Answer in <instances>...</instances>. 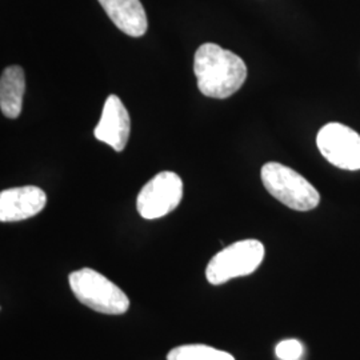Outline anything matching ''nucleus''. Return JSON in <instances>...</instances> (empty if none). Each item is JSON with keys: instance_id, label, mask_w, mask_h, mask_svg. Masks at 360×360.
Instances as JSON below:
<instances>
[{"instance_id": "nucleus-4", "label": "nucleus", "mask_w": 360, "mask_h": 360, "mask_svg": "<svg viewBox=\"0 0 360 360\" xmlns=\"http://www.w3.org/2000/svg\"><path fill=\"white\" fill-rule=\"evenodd\" d=\"M264 259V245L257 239L239 240L219 251L206 269L207 281L214 285L247 276L257 271Z\"/></svg>"}, {"instance_id": "nucleus-5", "label": "nucleus", "mask_w": 360, "mask_h": 360, "mask_svg": "<svg viewBox=\"0 0 360 360\" xmlns=\"http://www.w3.org/2000/svg\"><path fill=\"white\" fill-rule=\"evenodd\" d=\"M183 181L172 171H163L144 184L136 199V210L147 220L163 218L179 206Z\"/></svg>"}, {"instance_id": "nucleus-8", "label": "nucleus", "mask_w": 360, "mask_h": 360, "mask_svg": "<svg viewBox=\"0 0 360 360\" xmlns=\"http://www.w3.org/2000/svg\"><path fill=\"white\" fill-rule=\"evenodd\" d=\"M47 203L46 193L35 186L3 190L0 193V221H20L41 212Z\"/></svg>"}, {"instance_id": "nucleus-2", "label": "nucleus", "mask_w": 360, "mask_h": 360, "mask_svg": "<svg viewBox=\"0 0 360 360\" xmlns=\"http://www.w3.org/2000/svg\"><path fill=\"white\" fill-rule=\"evenodd\" d=\"M71 291L86 307L105 315H122L129 309L127 295L110 279L92 269L74 271L68 276Z\"/></svg>"}, {"instance_id": "nucleus-10", "label": "nucleus", "mask_w": 360, "mask_h": 360, "mask_svg": "<svg viewBox=\"0 0 360 360\" xmlns=\"http://www.w3.org/2000/svg\"><path fill=\"white\" fill-rule=\"evenodd\" d=\"M26 77L20 65L7 67L0 79V108L3 115L16 119L22 112Z\"/></svg>"}, {"instance_id": "nucleus-12", "label": "nucleus", "mask_w": 360, "mask_h": 360, "mask_svg": "<svg viewBox=\"0 0 360 360\" xmlns=\"http://www.w3.org/2000/svg\"><path fill=\"white\" fill-rule=\"evenodd\" d=\"M275 354L281 360H297L303 355V346L296 339H288L276 346Z\"/></svg>"}, {"instance_id": "nucleus-3", "label": "nucleus", "mask_w": 360, "mask_h": 360, "mask_svg": "<svg viewBox=\"0 0 360 360\" xmlns=\"http://www.w3.org/2000/svg\"><path fill=\"white\" fill-rule=\"evenodd\" d=\"M260 176L266 190L291 210L311 211L321 203L318 190L292 168L269 162L262 167Z\"/></svg>"}, {"instance_id": "nucleus-9", "label": "nucleus", "mask_w": 360, "mask_h": 360, "mask_svg": "<svg viewBox=\"0 0 360 360\" xmlns=\"http://www.w3.org/2000/svg\"><path fill=\"white\" fill-rule=\"evenodd\" d=\"M104 13L122 32L141 38L148 28L147 15L141 0H98Z\"/></svg>"}, {"instance_id": "nucleus-1", "label": "nucleus", "mask_w": 360, "mask_h": 360, "mask_svg": "<svg viewBox=\"0 0 360 360\" xmlns=\"http://www.w3.org/2000/svg\"><path fill=\"white\" fill-rule=\"evenodd\" d=\"M193 72L205 96L226 99L245 84L247 65L236 53L215 43H205L195 52Z\"/></svg>"}, {"instance_id": "nucleus-6", "label": "nucleus", "mask_w": 360, "mask_h": 360, "mask_svg": "<svg viewBox=\"0 0 360 360\" xmlns=\"http://www.w3.org/2000/svg\"><path fill=\"white\" fill-rule=\"evenodd\" d=\"M316 144L323 156L335 167L360 169V135L340 123H328L321 129Z\"/></svg>"}, {"instance_id": "nucleus-11", "label": "nucleus", "mask_w": 360, "mask_h": 360, "mask_svg": "<svg viewBox=\"0 0 360 360\" xmlns=\"http://www.w3.org/2000/svg\"><path fill=\"white\" fill-rule=\"evenodd\" d=\"M167 360H235L231 354L206 345H184L172 348Z\"/></svg>"}, {"instance_id": "nucleus-7", "label": "nucleus", "mask_w": 360, "mask_h": 360, "mask_svg": "<svg viewBox=\"0 0 360 360\" xmlns=\"http://www.w3.org/2000/svg\"><path fill=\"white\" fill-rule=\"evenodd\" d=\"M129 132L131 119L126 105L119 96L110 95L104 103L101 120L94 129V136L112 147L116 153H122L129 142Z\"/></svg>"}]
</instances>
